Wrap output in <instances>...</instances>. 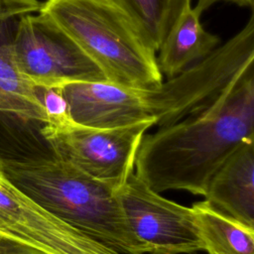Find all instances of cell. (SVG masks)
I'll use <instances>...</instances> for the list:
<instances>
[{"instance_id":"cell-7","label":"cell","mask_w":254,"mask_h":254,"mask_svg":"<svg viewBox=\"0 0 254 254\" xmlns=\"http://www.w3.org/2000/svg\"><path fill=\"white\" fill-rule=\"evenodd\" d=\"M0 240L45 254H120L61 220L16 187L0 158Z\"/></svg>"},{"instance_id":"cell-4","label":"cell","mask_w":254,"mask_h":254,"mask_svg":"<svg viewBox=\"0 0 254 254\" xmlns=\"http://www.w3.org/2000/svg\"><path fill=\"white\" fill-rule=\"evenodd\" d=\"M39 12L80 48L106 81L135 88L162 83L157 53L113 0H46Z\"/></svg>"},{"instance_id":"cell-15","label":"cell","mask_w":254,"mask_h":254,"mask_svg":"<svg viewBox=\"0 0 254 254\" xmlns=\"http://www.w3.org/2000/svg\"><path fill=\"white\" fill-rule=\"evenodd\" d=\"M41 6L39 0H0V22L38 13Z\"/></svg>"},{"instance_id":"cell-2","label":"cell","mask_w":254,"mask_h":254,"mask_svg":"<svg viewBox=\"0 0 254 254\" xmlns=\"http://www.w3.org/2000/svg\"><path fill=\"white\" fill-rule=\"evenodd\" d=\"M249 138H254L253 64L202 111L146 133L134 173L159 193L186 190L204 196L214 173Z\"/></svg>"},{"instance_id":"cell-1","label":"cell","mask_w":254,"mask_h":254,"mask_svg":"<svg viewBox=\"0 0 254 254\" xmlns=\"http://www.w3.org/2000/svg\"><path fill=\"white\" fill-rule=\"evenodd\" d=\"M254 62V20L201 61L152 88L108 81L62 85L71 119L110 128L154 120L165 127L208 107Z\"/></svg>"},{"instance_id":"cell-6","label":"cell","mask_w":254,"mask_h":254,"mask_svg":"<svg viewBox=\"0 0 254 254\" xmlns=\"http://www.w3.org/2000/svg\"><path fill=\"white\" fill-rule=\"evenodd\" d=\"M12 51L20 72L36 86L106 81L97 65L49 16L41 12L18 18Z\"/></svg>"},{"instance_id":"cell-12","label":"cell","mask_w":254,"mask_h":254,"mask_svg":"<svg viewBox=\"0 0 254 254\" xmlns=\"http://www.w3.org/2000/svg\"><path fill=\"white\" fill-rule=\"evenodd\" d=\"M202 250L208 254H254V228L217 210L205 199L191 205Z\"/></svg>"},{"instance_id":"cell-9","label":"cell","mask_w":254,"mask_h":254,"mask_svg":"<svg viewBox=\"0 0 254 254\" xmlns=\"http://www.w3.org/2000/svg\"><path fill=\"white\" fill-rule=\"evenodd\" d=\"M204 199L254 228V138L245 140L214 173Z\"/></svg>"},{"instance_id":"cell-16","label":"cell","mask_w":254,"mask_h":254,"mask_svg":"<svg viewBox=\"0 0 254 254\" xmlns=\"http://www.w3.org/2000/svg\"><path fill=\"white\" fill-rule=\"evenodd\" d=\"M0 252L1 254H45L34 248L4 240H0Z\"/></svg>"},{"instance_id":"cell-13","label":"cell","mask_w":254,"mask_h":254,"mask_svg":"<svg viewBox=\"0 0 254 254\" xmlns=\"http://www.w3.org/2000/svg\"><path fill=\"white\" fill-rule=\"evenodd\" d=\"M157 53L188 0H113Z\"/></svg>"},{"instance_id":"cell-8","label":"cell","mask_w":254,"mask_h":254,"mask_svg":"<svg viewBox=\"0 0 254 254\" xmlns=\"http://www.w3.org/2000/svg\"><path fill=\"white\" fill-rule=\"evenodd\" d=\"M117 196L147 254H191L202 250L190 207L162 196L135 173L117 189Z\"/></svg>"},{"instance_id":"cell-17","label":"cell","mask_w":254,"mask_h":254,"mask_svg":"<svg viewBox=\"0 0 254 254\" xmlns=\"http://www.w3.org/2000/svg\"><path fill=\"white\" fill-rule=\"evenodd\" d=\"M230 2L234 3L241 7H249L252 8L254 5V0H197L193 8L201 15L204 11L209 9L213 4L218 2Z\"/></svg>"},{"instance_id":"cell-14","label":"cell","mask_w":254,"mask_h":254,"mask_svg":"<svg viewBox=\"0 0 254 254\" xmlns=\"http://www.w3.org/2000/svg\"><path fill=\"white\" fill-rule=\"evenodd\" d=\"M37 91L47 115L48 122L46 124L59 125L71 119L68 104L63 93L62 86H37Z\"/></svg>"},{"instance_id":"cell-3","label":"cell","mask_w":254,"mask_h":254,"mask_svg":"<svg viewBox=\"0 0 254 254\" xmlns=\"http://www.w3.org/2000/svg\"><path fill=\"white\" fill-rule=\"evenodd\" d=\"M9 180L46 210L120 254H147L131 230L117 187L57 157L2 159Z\"/></svg>"},{"instance_id":"cell-10","label":"cell","mask_w":254,"mask_h":254,"mask_svg":"<svg viewBox=\"0 0 254 254\" xmlns=\"http://www.w3.org/2000/svg\"><path fill=\"white\" fill-rule=\"evenodd\" d=\"M200 16L188 0L157 52L159 69L167 78L201 61L219 46V37L203 28Z\"/></svg>"},{"instance_id":"cell-11","label":"cell","mask_w":254,"mask_h":254,"mask_svg":"<svg viewBox=\"0 0 254 254\" xmlns=\"http://www.w3.org/2000/svg\"><path fill=\"white\" fill-rule=\"evenodd\" d=\"M18 18L0 22V113L25 122H48L37 86L18 69L12 51V39Z\"/></svg>"},{"instance_id":"cell-5","label":"cell","mask_w":254,"mask_h":254,"mask_svg":"<svg viewBox=\"0 0 254 254\" xmlns=\"http://www.w3.org/2000/svg\"><path fill=\"white\" fill-rule=\"evenodd\" d=\"M154 120L99 128L72 119L59 125L44 124L43 138L51 152L87 175L119 188L134 173L139 144Z\"/></svg>"},{"instance_id":"cell-18","label":"cell","mask_w":254,"mask_h":254,"mask_svg":"<svg viewBox=\"0 0 254 254\" xmlns=\"http://www.w3.org/2000/svg\"><path fill=\"white\" fill-rule=\"evenodd\" d=\"M0 254H1V252H0Z\"/></svg>"}]
</instances>
